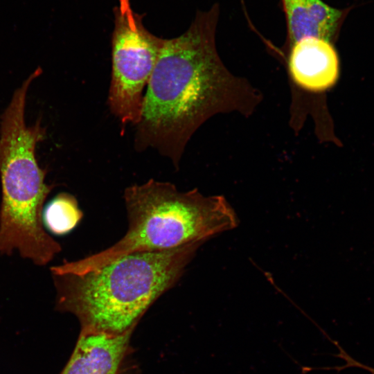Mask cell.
Segmentation results:
<instances>
[{"label":"cell","instance_id":"52a82bcc","mask_svg":"<svg viewBox=\"0 0 374 374\" xmlns=\"http://www.w3.org/2000/svg\"><path fill=\"white\" fill-rule=\"evenodd\" d=\"M132 332L121 335L80 332L60 374H119Z\"/></svg>","mask_w":374,"mask_h":374},{"label":"cell","instance_id":"8992f818","mask_svg":"<svg viewBox=\"0 0 374 374\" xmlns=\"http://www.w3.org/2000/svg\"><path fill=\"white\" fill-rule=\"evenodd\" d=\"M288 66L294 82L312 92L332 87L339 76V60L331 42L305 37L290 46Z\"/></svg>","mask_w":374,"mask_h":374},{"label":"cell","instance_id":"ba28073f","mask_svg":"<svg viewBox=\"0 0 374 374\" xmlns=\"http://www.w3.org/2000/svg\"><path fill=\"white\" fill-rule=\"evenodd\" d=\"M285 13L289 47L305 37L332 42L344 12L322 0H280Z\"/></svg>","mask_w":374,"mask_h":374},{"label":"cell","instance_id":"7a4b0ae2","mask_svg":"<svg viewBox=\"0 0 374 374\" xmlns=\"http://www.w3.org/2000/svg\"><path fill=\"white\" fill-rule=\"evenodd\" d=\"M202 244L132 253L81 274H52L55 308L75 315L80 332L134 330L150 307L180 279Z\"/></svg>","mask_w":374,"mask_h":374},{"label":"cell","instance_id":"6da1fadb","mask_svg":"<svg viewBox=\"0 0 374 374\" xmlns=\"http://www.w3.org/2000/svg\"><path fill=\"white\" fill-rule=\"evenodd\" d=\"M217 3L199 11L188 29L163 46L147 85L134 148H154L178 168L197 129L217 114H251L260 100L247 81L233 75L216 47Z\"/></svg>","mask_w":374,"mask_h":374},{"label":"cell","instance_id":"277c9868","mask_svg":"<svg viewBox=\"0 0 374 374\" xmlns=\"http://www.w3.org/2000/svg\"><path fill=\"white\" fill-rule=\"evenodd\" d=\"M30 75L14 93L1 115L0 127V253L21 256L45 265L61 251L60 244L44 230L42 213L53 186L45 183L46 170L35 157L37 143L46 130L41 119L27 126L24 114Z\"/></svg>","mask_w":374,"mask_h":374},{"label":"cell","instance_id":"3957f363","mask_svg":"<svg viewBox=\"0 0 374 374\" xmlns=\"http://www.w3.org/2000/svg\"><path fill=\"white\" fill-rule=\"evenodd\" d=\"M123 198L128 221L124 236L100 252L51 267V273L81 274L132 253L204 243L238 225L223 196H205L195 188L181 192L169 182L150 179L129 186Z\"/></svg>","mask_w":374,"mask_h":374},{"label":"cell","instance_id":"9c48e42d","mask_svg":"<svg viewBox=\"0 0 374 374\" xmlns=\"http://www.w3.org/2000/svg\"><path fill=\"white\" fill-rule=\"evenodd\" d=\"M83 213L76 198L68 193H60L53 197L42 213V221L51 233L64 235L71 232L79 224Z\"/></svg>","mask_w":374,"mask_h":374},{"label":"cell","instance_id":"30bf717a","mask_svg":"<svg viewBox=\"0 0 374 374\" xmlns=\"http://www.w3.org/2000/svg\"><path fill=\"white\" fill-rule=\"evenodd\" d=\"M119 7H118L119 12L122 16L127 18L130 26L131 27H135L136 25V21L135 17V13L131 9L130 0H118Z\"/></svg>","mask_w":374,"mask_h":374},{"label":"cell","instance_id":"5b68a950","mask_svg":"<svg viewBox=\"0 0 374 374\" xmlns=\"http://www.w3.org/2000/svg\"><path fill=\"white\" fill-rule=\"evenodd\" d=\"M131 27L118 8L114 9L112 37V68L108 104L123 125H136L141 116L143 95L165 39L149 32L142 16L135 13Z\"/></svg>","mask_w":374,"mask_h":374},{"label":"cell","instance_id":"8fae6325","mask_svg":"<svg viewBox=\"0 0 374 374\" xmlns=\"http://www.w3.org/2000/svg\"><path fill=\"white\" fill-rule=\"evenodd\" d=\"M119 374H133V373H130L129 371H123V370H121Z\"/></svg>","mask_w":374,"mask_h":374}]
</instances>
